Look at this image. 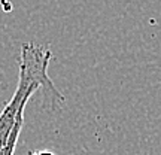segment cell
Returning <instances> with one entry per match:
<instances>
[{
    "label": "cell",
    "instance_id": "obj_1",
    "mask_svg": "<svg viewBox=\"0 0 161 155\" xmlns=\"http://www.w3.org/2000/svg\"><path fill=\"white\" fill-rule=\"evenodd\" d=\"M33 155H55V154L51 152V151H37V152H35Z\"/></svg>",
    "mask_w": 161,
    "mask_h": 155
}]
</instances>
